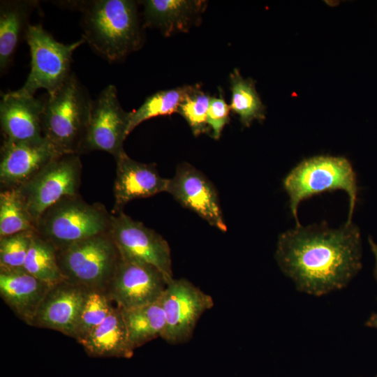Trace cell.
Returning a JSON list of instances; mask_svg holds the SVG:
<instances>
[{"label": "cell", "instance_id": "obj_4", "mask_svg": "<svg viewBox=\"0 0 377 377\" xmlns=\"http://www.w3.org/2000/svg\"><path fill=\"white\" fill-rule=\"evenodd\" d=\"M283 188L289 197V207L297 225V209L304 199L325 191L341 189L349 198L347 223L352 222L358 187L350 161L341 156H316L297 165L284 178Z\"/></svg>", "mask_w": 377, "mask_h": 377}, {"label": "cell", "instance_id": "obj_11", "mask_svg": "<svg viewBox=\"0 0 377 377\" xmlns=\"http://www.w3.org/2000/svg\"><path fill=\"white\" fill-rule=\"evenodd\" d=\"M129 112L121 106L114 85H108L93 101L82 154L103 151L114 158L124 151Z\"/></svg>", "mask_w": 377, "mask_h": 377}, {"label": "cell", "instance_id": "obj_24", "mask_svg": "<svg viewBox=\"0 0 377 377\" xmlns=\"http://www.w3.org/2000/svg\"><path fill=\"white\" fill-rule=\"evenodd\" d=\"M24 269L51 285L65 280L58 265L57 249L36 232L25 259Z\"/></svg>", "mask_w": 377, "mask_h": 377}, {"label": "cell", "instance_id": "obj_32", "mask_svg": "<svg viewBox=\"0 0 377 377\" xmlns=\"http://www.w3.org/2000/svg\"><path fill=\"white\" fill-rule=\"evenodd\" d=\"M364 325L371 328L377 330V312L373 313L367 320Z\"/></svg>", "mask_w": 377, "mask_h": 377}, {"label": "cell", "instance_id": "obj_26", "mask_svg": "<svg viewBox=\"0 0 377 377\" xmlns=\"http://www.w3.org/2000/svg\"><path fill=\"white\" fill-rule=\"evenodd\" d=\"M36 223L16 188L0 192V238L35 231Z\"/></svg>", "mask_w": 377, "mask_h": 377}, {"label": "cell", "instance_id": "obj_6", "mask_svg": "<svg viewBox=\"0 0 377 377\" xmlns=\"http://www.w3.org/2000/svg\"><path fill=\"white\" fill-rule=\"evenodd\" d=\"M57 258L65 280L105 291L121 260L110 231L57 249Z\"/></svg>", "mask_w": 377, "mask_h": 377}, {"label": "cell", "instance_id": "obj_23", "mask_svg": "<svg viewBox=\"0 0 377 377\" xmlns=\"http://www.w3.org/2000/svg\"><path fill=\"white\" fill-rule=\"evenodd\" d=\"M231 111L237 114L244 127H249L253 121L265 119V107L258 95L255 82L244 79L239 69L235 68L229 76Z\"/></svg>", "mask_w": 377, "mask_h": 377}, {"label": "cell", "instance_id": "obj_14", "mask_svg": "<svg viewBox=\"0 0 377 377\" xmlns=\"http://www.w3.org/2000/svg\"><path fill=\"white\" fill-rule=\"evenodd\" d=\"M59 154L45 139L36 142L4 140L1 148V190L23 185Z\"/></svg>", "mask_w": 377, "mask_h": 377}, {"label": "cell", "instance_id": "obj_12", "mask_svg": "<svg viewBox=\"0 0 377 377\" xmlns=\"http://www.w3.org/2000/svg\"><path fill=\"white\" fill-rule=\"evenodd\" d=\"M168 283L155 267L121 258L106 292L117 306L131 309L159 301Z\"/></svg>", "mask_w": 377, "mask_h": 377}, {"label": "cell", "instance_id": "obj_13", "mask_svg": "<svg viewBox=\"0 0 377 377\" xmlns=\"http://www.w3.org/2000/svg\"><path fill=\"white\" fill-rule=\"evenodd\" d=\"M167 193L212 226L227 230L214 186L191 164L182 163L177 166L175 175L170 179Z\"/></svg>", "mask_w": 377, "mask_h": 377}, {"label": "cell", "instance_id": "obj_20", "mask_svg": "<svg viewBox=\"0 0 377 377\" xmlns=\"http://www.w3.org/2000/svg\"><path fill=\"white\" fill-rule=\"evenodd\" d=\"M78 342L89 355L96 357L131 358L134 353L121 309L117 306Z\"/></svg>", "mask_w": 377, "mask_h": 377}, {"label": "cell", "instance_id": "obj_5", "mask_svg": "<svg viewBox=\"0 0 377 377\" xmlns=\"http://www.w3.org/2000/svg\"><path fill=\"white\" fill-rule=\"evenodd\" d=\"M111 216L103 204L87 202L80 194L68 196L40 216L35 232L57 249L109 232Z\"/></svg>", "mask_w": 377, "mask_h": 377}, {"label": "cell", "instance_id": "obj_16", "mask_svg": "<svg viewBox=\"0 0 377 377\" xmlns=\"http://www.w3.org/2000/svg\"><path fill=\"white\" fill-rule=\"evenodd\" d=\"M87 290L88 288L66 280L52 285L31 325L57 330L75 338Z\"/></svg>", "mask_w": 377, "mask_h": 377}, {"label": "cell", "instance_id": "obj_3", "mask_svg": "<svg viewBox=\"0 0 377 377\" xmlns=\"http://www.w3.org/2000/svg\"><path fill=\"white\" fill-rule=\"evenodd\" d=\"M41 126L44 138L60 154H81L93 100L71 73L55 91L44 98Z\"/></svg>", "mask_w": 377, "mask_h": 377}, {"label": "cell", "instance_id": "obj_27", "mask_svg": "<svg viewBox=\"0 0 377 377\" xmlns=\"http://www.w3.org/2000/svg\"><path fill=\"white\" fill-rule=\"evenodd\" d=\"M111 302L106 291L88 289L78 319L75 337L77 341L107 318L114 308Z\"/></svg>", "mask_w": 377, "mask_h": 377}, {"label": "cell", "instance_id": "obj_21", "mask_svg": "<svg viewBox=\"0 0 377 377\" xmlns=\"http://www.w3.org/2000/svg\"><path fill=\"white\" fill-rule=\"evenodd\" d=\"M36 1H1L0 3V70L10 64L20 38L26 34L28 20Z\"/></svg>", "mask_w": 377, "mask_h": 377}, {"label": "cell", "instance_id": "obj_18", "mask_svg": "<svg viewBox=\"0 0 377 377\" xmlns=\"http://www.w3.org/2000/svg\"><path fill=\"white\" fill-rule=\"evenodd\" d=\"M52 286L24 269H0L1 298L20 319L30 325Z\"/></svg>", "mask_w": 377, "mask_h": 377}, {"label": "cell", "instance_id": "obj_9", "mask_svg": "<svg viewBox=\"0 0 377 377\" xmlns=\"http://www.w3.org/2000/svg\"><path fill=\"white\" fill-rule=\"evenodd\" d=\"M110 232L121 260L154 266L168 283L174 279L171 250L160 234L123 211L112 214Z\"/></svg>", "mask_w": 377, "mask_h": 377}, {"label": "cell", "instance_id": "obj_19", "mask_svg": "<svg viewBox=\"0 0 377 377\" xmlns=\"http://www.w3.org/2000/svg\"><path fill=\"white\" fill-rule=\"evenodd\" d=\"M145 25L158 29L168 37L175 34L188 32L197 24L207 6L200 0H145Z\"/></svg>", "mask_w": 377, "mask_h": 377}, {"label": "cell", "instance_id": "obj_22", "mask_svg": "<svg viewBox=\"0 0 377 377\" xmlns=\"http://www.w3.org/2000/svg\"><path fill=\"white\" fill-rule=\"evenodd\" d=\"M131 348L135 350L146 343L162 337L166 318L159 301L131 309H121Z\"/></svg>", "mask_w": 377, "mask_h": 377}, {"label": "cell", "instance_id": "obj_15", "mask_svg": "<svg viewBox=\"0 0 377 377\" xmlns=\"http://www.w3.org/2000/svg\"><path fill=\"white\" fill-rule=\"evenodd\" d=\"M116 177L113 186L112 214L122 212L131 200L167 192L170 179L161 177L154 163H140L124 151L114 157Z\"/></svg>", "mask_w": 377, "mask_h": 377}, {"label": "cell", "instance_id": "obj_1", "mask_svg": "<svg viewBox=\"0 0 377 377\" xmlns=\"http://www.w3.org/2000/svg\"><path fill=\"white\" fill-rule=\"evenodd\" d=\"M274 256L297 290L322 296L346 287L360 271V231L353 222L336 229L297 225L279 236Z\"/></svg>", "mask_w": 377, "mask_h": 377}, {"label": "cell", "instance_id": "obj_7", "mask_svg": "<svg viewBox=\"0 0 377 377\" xmlns=\"http://www.w3.org/2000/svg\"><path fill=\"white\" fill-rule=\"evenodd\" d=\"M25 38L30 49L31 71L23 86L16 91L34 96L37 90L44 89L52 94L71 74L73 54L85 40L82 38L71 44L58 42L40 24H29Z\"/></svg>", "mask_w": 377, "mask_h": 377}, {"label": "cell", "instance_id": "obj_31", "mask_svg": "<svg viewBox=\"0 0 377 377\" xmlns=\"http://www.w3.org/2000/svg\"><path fill=\"white\" fill-rule=\"evenodd\" d=\"M368 242L370 246L371 252L375 258V267L374 269V276L377 283V243L374 242L371 237H368Z\"/></svg>", "mask_w": 377, "mask_h": 377}, {"label": "cell", "instance_id": "obj_2", "mask_svg": "<svg viewBox=\"0 0 377 377\" xmlns=\"http://www.w3.org/2000/svg\"><path fill=\"white\" fill-rule=\"evenodd\" d=\"M82 13V38L98 56L119 62L143 44L138 2L131 0L70 1Z\"/></svg>", "mask_w": 377, "mask_h": 377}, {"label": "cell", "instance_id": "obj_29", "mask_svg": "<svg viewBox=\"0 0 377 377\" xmlns=\"http://www.w3.org/2000/svg\"><path fill=\"white\" fill-rule=\"evenodd\" d=\"M34 232L26 231L0 238V269H24Z\"/></svg>", "mask_w": 377, "mask_h": 377}, {"label": "cell", "instance_id": "obj_8", "mask_svg": "<svg viewBox=\"0 0 377 377\" xmlns=\"http://www.w3.org/2000/svg\"><path fill=\"white\" fill-rule=\"evenodd\" d=\"M80 156L58 155L32 179L16 188L35 223L61 199L79 195L82 168Z\"/></svg>", "mask_w": 377, "mask_h": 377}, {"label": "cell", "instance_id": "obj_28", "mask_svg": "<svg viewBox=\"0 0 377 377\" xmlns=\"http://www.w3.org/2000/svg\"><path fill=\"white\" fill-rule=\"evenodd\" d=\"M210 99L209 94L195 84L179 105L177 112L186 121L195 136L209 132L207 117Z\"/></svg>", "mask_w": 377, "mask_h": 377}, {"label": "cell", "instance_id": "obj_25", "mask_svg": "<svg viewBox=\"0 0 377 377\" xmlns=\"http://www.w3.org/2000/svg\"><path fill=\"white\" fill-rule=\"evenodd\" d=\"M191 87L185 85L162 90L147 97L138 109L129 112L128 133L146 120L177 112L179 104Z\"/></svg>", "mask_w": 377, "mask_h": 377}, {"label": "cell", "instance_id": "obj_30", "mask_svg": "<svg viewBox=\"0 0 377 377\" xmlns=\"http://www.w3.org/2000/svg\"><path fill=\"white\" fill-rule=\"evenodd\" d=\"M230 110V105L223 96L211 97L207 124L214 139H219L225 126L229 123Z\"/></svg>", "mask_w": 377, "mask_h": 377}, {"label": "cell", "instance_id": "obj_17", "mask_svg": "<svg viewBox=\"0 0 377 377\" xmlns=\"http://www.w3.org/2000/svg\"><path fill=\"white\" fill-rule=\"evenodd\" d=\"M44 98L22 94L16 90L3 95L0 102V122L4 140L36 142L44 138L41 115Z\"/></svg>", "mask_w": 377, "mask_h": 377}, {"label": "cell", "instance_id": "obj_10", "mask_svg": "<svg viewBox=\"0 0 377 377\" xmlns=\"http://www.w3.org/2000/svg\"><path fill=\"white\" fill-rule=\"evenodd\" d=\"M159 302L166 318L161 338L172 345L189 341L201 316L214 306L211 295L182 278L168 283Z\"/></svg>", "mask_w": 377, "mask_h": 377}]
</instances>
